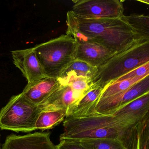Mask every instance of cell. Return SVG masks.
<instances>
[{"label": "cell", "instance_id": "obj_15", "mask_svg": "<svg viewBox=\"0 0 149 149\" xmlns=\"http://www.w3.org/2000/svg\"><path fill=\"white\" fill-rule=\"evenodd\" d=\"M103 88L92 85L90 89L68 113L67 116L83 117L95 114V108L100 99Z\"/></svg>", "mask_w": 149, "mask_h": 149}, {"label": "cell", "instance_id": "obj_17", "mask_svg": "<svg viewBox=\"0 0 149 149\" xmlns=\"http://www.w3.org/2000/svg\"><path fill=\"white\" fill-rule=\"evenodd\" d=\"M123 18L133 30L135 40H149V16L133 14Z\"/></svg>", "mask_w": 149, "mask_h": 149}, {"label": "cell", "instance_id": "obj_12", "mask_svg": "<svg viewBox=\"0 0 149 149\" xmlns=\"http://www.w3.org/2000/svg\"><path fill=\"white\" fill-rule=\"evenodd\" d=\"M2 149H56L50 139V133L36 132L24 135L7 136Z\"/></svg>", "mask_w": 149, "mask_h": 149}, {"label": "cell", "instance_id": "obj_1", "mask_svg": "<svg viewBox=\"0 0 149 149\" xmlns=\"http://www.w3.org/2000/svg\"><path fill=\"white\" fill-rule=\"evenodd\" d=\"M123 17L116 18H83L70 10L67 13L66 34L73 37L75 41H93L117 54L136 41L133 30Z\"/></svg>", "mask_w": 149, "mask_h": 149}, {"label": "cell", "instance_id": "obj_19", "mask_svg": "<svg viewBox=\"0 0 149 149\" xmlns=\"http://www.w3.org/2000/svg\"><path fill=\"white\" fill-rule=\"evenodd\" d=\"M76 141L89 149H127L120 139H83Z\"/></svg>", "mask_w": 149, "mask_h": 149}, {"label": "cell", "instance_id": "obj_5", "mask_svg": "<svg viewBox=\"0 0 149 149\" xmlns=\"http://www.w3.org/2000/svg\"><path fill=\"white\" fill-rule=\"evenodd\" d=\"M40 109L22 94L14 95L0 112V129L15 132H32Z\"/></svg>", "mask_w": 149, "mask_h": 149}, {"label": "cell", "instance_id": "obj_22", "mask_svg": "<svg viewBox=\"0 0 149 149\" xmlns=\"http://www.w3.org/2000/svg\"><path fill=\"white\" fill-rule=\"evenodd\" d=\"M56 149H89L76 140H60L59 144L56 146Z\"/></svg>", "mask_w": 149, "mask_h": 149}, {"label": "cell", "instance_id": "obj_2", "mask_svg": "<svg viewBox=\"0 0 149 149\" xmlns=\"http://www.w3.org/2000/svg\"><path fill=\"white\" fill-rule=\"evenodd\" d=\"M60 140L118 139L122 141L127 131L112 115L83 117L67 116L63 122Z\"/></svg>", "mask_w": 149, "mask_h": 149}, {"label": "cell", "instance_id": "obj_16", "mask_svg": "<svg viewBox=\"0 0 149 149\" xmlns=\"http://www.w3.org/2000/svg\"><path fill=\"white\" fill-rule=\"evenodd\" d=\"M67 116V109H49L41 110L36 122V130L52 129L61 123Z\"/></svg>", "mask_w": 149, "mask_h": 149}, {"label": "cell", "instance_id": "obj_8", "mask_svg": "<svg viewBox=\"0 0 149 149\" xmlns=\"http://www.w3.org/2000/svg\"><path fill=\"white\" fill-rule=\"evenodd\" d=\"M59 85L54 92L40 106V111L49 109H65L68 113L86 93L75 89L70 83L60 78Z\"/></svg>", "mask_w": 149, "mask_h": 149}, {"label": "cell", "instance_id": "obj_11", "mask_svg": "<svg viewBox=\"0 0 149 149\" xmlns=\"http://www.w3.org/2000/svg\"><path fill=\"white\" fill-rule=\"evenodd\" d=\"M149 111V94L142 96L111 114L127 131L140 121Z\"/></svg>", "mask_w": 149, "mask_h": 149}, {"label": "cell", "instance_id": "obj_18", "mask_svg": "<svg viewBox=\"0 0 149 149\" xmlns=\"http://www.w3.org/2000/svg\"><path fill=\"white\" fill-rule=\"evenodd\" d=\"M141 80L137 78L122 79L119 78L105 86L102 90L99 101L124 92Z\"/></svg>", "mask_w": 149, "mask_h": 149}, {"label": "cell", "instance_id": "obj_7", "mask_svg": "<svg viewBox=\"0 0 149 149\" xmlns=\"http://www.w3.org/2000/svg\"><path fill=\"white\" fill-rule=\"evenodd\" d=\"M148 94L149 75L124 92L99 101L95 108V114H111L133 101Z\"/></svg>", "mask_w": 149, "mask_h": 149}, {"label": "cell", "instance_id": "obj_4", "mask_svg": "<svg viewBox=\"0 0 149 149\" xmlns=\"http://www.w3.org/2000/svg\"><path fill=\"white\" fill-rule=\"evenodd\" d=\"M76 41L66 34L33 47L47 77L60 78L74 61Z\"/></svg>", "mask_w": 149, "mask_h": 149}, {"label": "cell", "instance_id": "obj_20", "mask_svg": "<svg viewBox=\"0 0 149 149\" xmlns=\"http://www.w3.org/2000/svg\"><path fill=\"white\" fill-rule=\"evenodd\" d=\"M97 71V67L92 66L83 61L74 59L64 72L72 73L78 77L91 80L93 82Z\"/></svg>", "mask_w": 149, "mask_h": 149}, {"label": "cell", "instance_id": "obj_23", "mask_svg": "<svg viewBox=\"0 0 149 149\" xmlns=\"http://www.w3.org/2000/svg\"><path fill=\"white\" fill-rule=\"evenodd\" d=\"M138 1L141 2L143 3H145V4L149 5V0H142V1H141V0H139V1Z\"/></svg>", "mask_w": 149, "mask_h": 149}, {"label": "cell", "instance_id": "obj_10", "mask_svg": "<svg viewBox=\"0 0 149 149\" xmlns=\"http://www.w3.org/2000/svg\"><path fill=\"white\" fill-rule=\"evenodd\" d=\"M74 59L99 68L117 54L105 46L91 41H76Z\"/></svg>", "mask_w": 149, "mask_h": 149}, {"label": "cell", "instance_id": "obj_3", "mask_svg": "<svg viewBox=\"0 0 149 149\" xmlns=\"http://www.w3.org/2000/svg\"><path fill=\"white\" fill-rule=\"evenodd\" d=\"M149 62V40L135 42L98 68L92 82L104 88L107 84Z\"/></svg>", "mask_w": 149, "mask_h": 149}, {"label": "cell", "instance_id": "obj_13", "mask_svg": "<svg viewBox=\"0 0 149 149\" xmlns=\"http://www.w3.org/2000/svg\"><path fill=\"white\" fill-rule=\"evenodd\" d=\"M59 85L58 79L46 77L32 84H27L22 93L28 100L38 106L54 92Z\"/></svg>", "mask_w": 149, "mask_h": 149}, {"label": "cell", "instance_id": "obj_6", "mask_svg": "<svg viewBox=\"0 0 149 149\" xmlns=\"http://www.w3.org/2000/svg\"><path fill=\"white\" fill-rule=\"evenodd\" d=\"M71 11L87 18H116L124 16V8L119 0H78L73 1Z\"/></svg>", "mask_w": 149, "mask_h": 149}, {"label": "cell", "instance_id": "obj_9", "mask_svg": "<svg viewBox=\"0 0 149 149\" xmlns=\"http://www.w3.org/2000/svg\"><path fill=\"white\" fill-rule=\"evenodd\" d=\"M14 64L21 71L28 85L47 77L34 48L11 52Z\"/></svg>", "mask_w": 149, "mask_h": 149}, {"label": "cell", "instance_id": "obj_21", "mask_svg": "<svg viewBox=\"0 0 149 149\" xmlns=\"http://www.w3.org/2000/svg\"><path fill=\"white\" fill-rule=\"evenodd\" d=\"M149 75V62L134 69L133 71L124 74L119 78L122 79L132 78L141 80Z\"/></svg>", "mask_w": 149, "mask_h": 149}, {"label": "cell", "instance_id": "obj_14", "mask_svg": "<svg viewBox=\"0 0 149 149\" xmlns=\"http://www.w3.org/2000/svg\"><path fill=\"white\" fill-rule=\"evenodd\" d=\"M122 141L127 149H149V111L127 131Z\"/></svg>", "mask_w": 149, "mask_h": 149}, {"label": "cell", "instance_id": "obj_24", "mask_svg": "<svg viewBox=\"0 0 149 149\" xmlns=\"http://www.w3.org/2000/svg\"><path fill=\"white\" fill-rule=\"evenodd\" d=\"M0 149H1V147H0Z\"/></svg>", "mask_w": 149, "mask_h": 149}]
</instances>
